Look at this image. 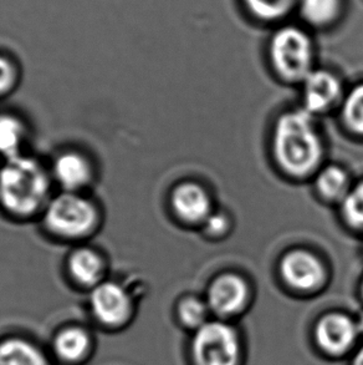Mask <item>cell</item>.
<instances>
[{"mask_svg":"<svg viewBox=\"0 0 363 365\" xmlns=\"http://www.w3.org/2000/svg\"><path fill=\"white\" fill-rule=\"evenodd\" d=\"M177 317L182 328L191 334L213 319L206 299L198 297L183 298L178 304Z\"/></svg>","mask_w":363,"mask_h":365,"instance_id":"cell-15","label":"cell"},{"mask_svg":"<svg viewBox=\"0 0 363 365\" xmlns=\"http://www.w3.org/2000/svg\"><path fill=\"white\" fill-rule=\"evenodd\" d=\"M55 173L68 190H76L89 181V163L76 153H66L55 163Z\"/></svg>","mask_w":363,"mask_h":365,"instance_id":"cell-13","label":"cell"},{"mask_svg":"<svg viewBox=\"0 0 363 365\" xmlns=\"http://www.w3.org/2000/svg\"><path fill=\"white\" fill-rule=\"evenodd\" d=\"M48 178L39 163L31 158H8L0 170V201L10 212L29 215L44 201Z\"/></svg>","mask_w":363,"mask_h":365,"instance_id":"cell-2","label":"cell"},{"mask_svg":"<svg viewBox=\"0 0 363 365\" xmlns=\"http://www.w3.org/2000/svg\"><path fill=\"white\" fill-rule=\"evenodd\" d=\"M320 193L327 200H342L349 192V181L344 170L330 166L320 173L316 181Z\"/></svg>","mask_w":363,"mask_h":365,"instance_id":"cell-18","label":"cell"},{"mask_svg":"<svg viewBox=\"0 0 363 365\" xmlns=\"http://www.w3.org/2000/svg\"><path fill=\"white\" fill-rule=\"evenodd\" d=\"M312 341L322 356L339 361L352 356L362 339L356 319L344 312H329L315 322Z\"/></svg>","mask_w":363,"mask_h":365,"instance_id":"cell-5","label":"cell"},{"mask_svg":"<svg viewBox=\"0 0 363 365\" xmlns=\"http://www.w3.org/2000/svg\"><path fill=\"white\" fill-rule=\"evenodd\" d=\"M70 271L76 281L93 286L102 274V262L100 257L90 250L75 252L70 259Z\"/></svg>","mask_w":363,"mask_h":365,"instance_id":"cell-16","label":"cell"},{"mask_svg":"<svg viewBox=\"0 0 363 365\" xmlns=\"http://www.w3.org/2000/svg\"><path fill=\"white\" fill-rule=\"evenodd\" d=\"M342 213L351 227L363 230V182L347 193L342 202Z\"/></svg>","mask_w":363,"mask_h":365,"instance_id":"cell-22","label":"cell"},{"mask_svg":"<svg viewBox=\"0 0 363 365\" xmlns=\"http://www.w3.org/2000/svg\"><path fill=\"white\" fill-rule=\"evenodd\" d=\"M96 212L93 205L76 195L65 193L54 201L46 211V223L54 232L76 237L93 227Z\"/></svg>","mask_w":363,"mask_h":365,"instance_id":"cell-6","label":"cell"},{"mask_svg":"<svg viewBox=\"0 0 363 365\" xmlns=\"http://www.w3.org/2000/svg\"><path fill=\"white\" fill-rule=\"evenodd\" d=\"M356 321H357V327H359V336H361V339L363 341V313Z\"/></svg>","mask_w":363,"mask_h":365,"instance_id":"cell-26","label":"cell"},{"mask_svg":"<svg viewBox=\"0 0 363 365\" xmlns=\"http://www.w3.org/2000/svg\"><path fill=\"white\" fill-rule=\"evenodd\" d=\"M349 365H363V341L359 344V348L354 351L351 356Z\"/></svg>","mask_w":363,"mask_h":365,"instance_id":"cell-25","label":"cell"},{"mask_svg":"<svg viewBox=\"0 0 363 365\" xmlns=\"http://www.w3.org/2000/svg\"><path fill=\"white\" fill-rule=\"evenodd\" d=\"M270 56L275 70L284 79L300 81L312 71L314 45L304 29L285 25L273 35Z\"/></svg>","mask_w":363,"mask_h":365,"instance_id":"cell-4","label":"cell"},{"mask_svg":"<svg viewBox=\"0 0 363 365\" xmlns=\"http://www.w3.org/2000/svg\"><path fill=\"white\" fill-rule=\"evenodd\" d=\"M341 94L339 80L329 71H311L305 79V105L307 113H322L337 101Z\"/></svg>","mask_w":363,"mask_h":365,"instance_id":"cell-10","label":"cell"},{"mask_svg":"<svg viewBox=\"0 0 363 365\" xmlns=\"http://www.w3.org/2000/svg\"><path fill=\"white\" fill-rule=\"evenodd\" d=\"M274 153L281 168L294 176H306L317 168L324 148L307 111L280 118L275 128Z\"/></svg>","mask_w":363,"mask_h":365,"instance_id":"cell-1","label":"cell"},{"mask_svg":"<svg viewBox=\"0 0 363 365\" xmlns=\"http://www.w3.org/2000/svg\"><path fill=\"white\" fill-rule=\"evenodd\" d=\"M23 135V126L18 120L8 115L0 116V153L8 158L18 156Z\"/></svg>","mask_w":363,"mask_h":365,"instance_id":"cell-20","label":"cell"},{"mask_svg":"<svg viewBox=\"0 0 363 365\" xmlns=\"http://www.w3.org/2000/svg\"><path fill=\"white\" fill-rule=\"evenodd\" d=\"M246 9L263 21H276L298 8L299 0H244Z\"/></svg>","mask_w":363,"mask_h":365,"instance_id":"cell-19","label":"cell"},{"mask_svg":"<svg viewBox=\"0 0 363 365\" xmlns=\"http://www.w3.org/2000/svg\"><path fill=\"white\" fill-rule=\"evenodd\" d=\"M14 68L9 60L0 56V93L9 89L14 81Z\"/></svg>","mask_w":363,"mask_h":365,"instance_id":"cell-23","label":"cell"},{"mask_svg":"<svg viewBox=\"0 0 363 365\" xmlns=\"http://www.w3.org/2000/svg\"><path fill=\"white\" fill-rule=\"evenodd\" d=\"M246 344L231 322L211 319L191 334V365H244Z\"/></svg>","mask_w":363,"mask_h":365,"instance_id":"cell-3","label":"cell"},{"mask_svg":"<svg viewBox=\"0 0 363 365\" xmlns=\"http://www.w3.org/2000/svg\"><path fill=\"white\" fill-rule=\"evenodd\" d=\"M89 348V338L86 333L78 328L61 331L56 341L55 349L61 359L76 361L85 356Z\"/></svg>","mask_w":363,"mask_h":365,"instance_id":"cell-17","label":"cell"},{"mask_svg":"<svg viewBox=\"0 0 363 365\" xmlns=\"http://www.w3.org/2000/svg\"><path fill=\"white\" fill-rule=\"evenodd\" d=\"M281 277L286 286L300 293H314L322 288L326 269L319 258L302 250L290 252L280 264Z\"/></svg>","mask_w":363,"mask_h":365,"instance_id":"cell-8","label":"cell"},{"mask_svg":"<svg viewBox=\"0 0 363 365\" xmlns=\"http://www.w3.org/2000/svg\"><path fill=\"white\" fill-rule=\"evenodd\" d=\"M91 306L98 319L116 326L127 319L131 311V302L127 293L115 283H102L95 288L91 296Z\"/></svg>","mask_w":363,"mask_h":365,"instance_id":"cell-9","label":"cell"},{"mask_svg":"<svg viewBox=\"0 0 363 365\" xmlns=\"http://www.w3.org/2000/svg\"><path fill=\"white\" fill-rule=\"evenodd\" d=\"M206 301L214 318L231 322L248 309L251 289L241 277L226 273L211 282Z\"/></svg>","mask_w":363,"mask_h":365,"instance_id":"cell-7","label":"cell"},{"mask_svg":"<svg viewBox=\"0 0 363 365\" xmlns=\"http://www.w3.org/2000/svg\"><path fill=\"white\" fill-rule=\"evenodd\" d=\"M344 119L352 131L363 135V84L354 88L346 98Z\"/></svg>","mask_w":363,"mask_h":365,"instance_id":"cell-21","label":"cell"},{"mask_svg":"<svg viewBox=\"0 0 363 365\" xmlns=\"http://www.w3.org/2000/svg\"><path fill=\"white\" fill-rule=\"evenodd\" d=\"M172 205L178 216L186 222H201L211 216L209 196L196 183H183L178 186L173 192Z\"/></svg>","mask_w":363,"mask_h":365,"instance_id":"cell-11","label":"cell"},{"mask_svg":"<svg viewBox=\"0 0 363 365\" xmlns=\"http://www.w3.org/2000/svg\"><path fill=\"white\" fill-rule=\"evenodd\" d=\"M298 9L306 23L321 28L339 19L344 0H299Z\"/></svg>","mask_w":363,"mask_h":365,"instance_id":"cell-12","label":"cell"},{"mask_svg":"<svg viewBox=\"0 0 363 365\" xmlns=\"http://www.w3.org/2000/svg\"><path fill=\"white\" fill-rule=\"evenodd\" d=\"M361 294H362V298H363V282H362V284H361Z\"/></svg>","mask_w":363,"mask_h":365,"instance_id":"cell-27","label":"cell"},{"mask_svg":"<svg viewBox=\"0 0 363 365\" xmlns=\"http://www.w3.org/2000/svg\"><path fill=\"white\" fill-rule=\"evenodd\" d=\"M206 227H208L209 232L214 233V235L223 233L228 227V221L223 215L209 216L206 218Z\"/></svg>","mask_w":363,"mask_h":365,"instance_id":"cell-24","label":"cell"},{"mask_svg":"<svg viewBox=\"0 0 363 365\" xmlns=\"http://www.w3.org/2000/svg\"><path fill=\"white\" fill-rule=\"evenodd\" d=\"M0 365H46L36 346L20 339L0 343Z\"/></svg>","mask_w":363,"mask_h":365,"instance_id":"cell-14","label":"cell"}]
</instances>
